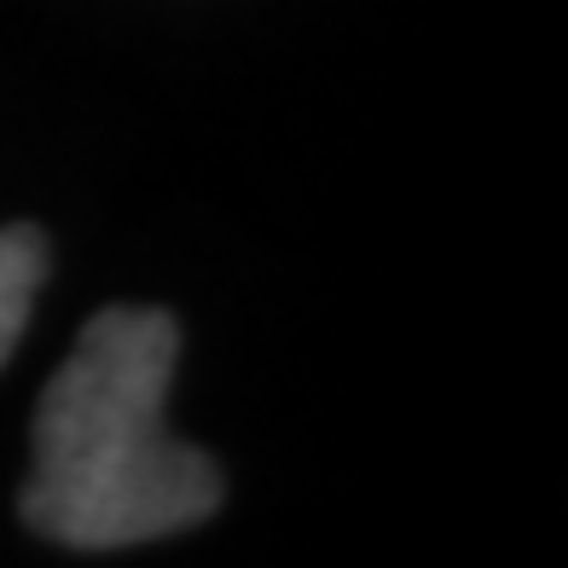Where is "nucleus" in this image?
Here are the masks:
<instances>
[{"instance_id": "obj_1", "label": "nucleus", "mask_w": 568, "mask_h": 568, "mask_svg": "<svg viewBox=\"0 0 568 568\" xmlns=\"http://www.w3.org/2000/svg\"><path fill=\"white\" fill-rule=\"evenodd\" d=\"M174 359L180 331L163 307H105L82 325L30 424L18 510L41 539L116 551L221 510L215 458L163 424Z\"/></svg>"}, {"instance_id": "obj_2", "label": "nucleus", "mask_w": 568, "mask_h": 568, "mask_svg": "<svg viewBox=\"0 0 568 568\" xmlns=\"http://www.w3.org/2000/svg\"><path fill=\"white\" fill-rule=\"evenodd\" d=\"M47 284V239L41 226L12 221L0 226V366L12 359L23 325H30V307Z\"/></svg>"}]
</instances>
